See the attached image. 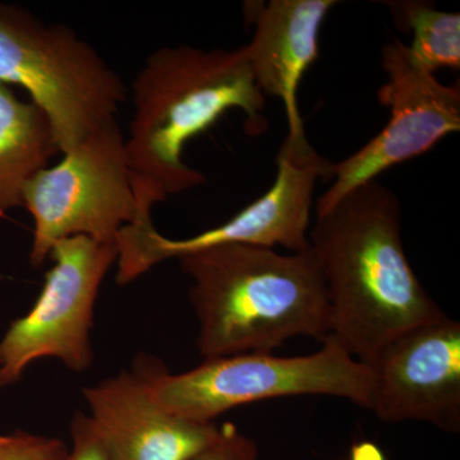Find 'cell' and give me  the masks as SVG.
I'll return each mask as SVG.
<instances>
[{
	"label": "cell",
	"mask_w": 460,
	"mask_h": 460,
	"mask_svg": "<svg viewBox=\"0 0 460 460\" xmlns=\"http://www.w3.org/2000/svg\"><path fill=\"white\" fill-rule=\"evenodd\" d=\"M72 445L66 460H109L90 417L75 413L71 423Z\"/></svg>",
	"instance_id": "17"
},
{
	"label": "cell",
	"mask_w": 460,
	"mask_h": 460,
	"mask_svg": "<svg viewBox=\"0 0 460 460\" xmlns=\"http://www.w3.org/2000/svg\"><path fill=\"white\" fill-rule=\"evenodd\" d=\"M335 0H271L244 3L253 38L244 45L248 63L263 95L286 108L289 135L305 132L296 93L319 57V35Z\"/></svg>",
	"instance_id": "12"
},
{
	"label": "cell",
	"mask_w": 460,
	"mask_h": 460,
	"mask_svg": "<svg viewBox=\"0 0 460 460\" xmlns=\"http://www.w3.org/2000/svg\"><path fill=\"white\" fill-rule=\"evenodd\" d=\"M33 220L30 262L40 268L58 242L89 237L115 242L119 230L153 210L155 202L135 189L126 140L118 119L36 172L23 190Z\"/></svg>",
	"instance_id": "6"
},
{
	"label": "cell",
	"mask_w": 460,
	"mask_h": 460,
	"mask_svg": "<svg viewBox=\"0 0 460 460\" xmlns=\"http://www.w3.org/2000/svg\"><path fill=\"white\" fill-rule=\"evenodd\" d=\"M0 387H2V383H0Z\"/></svg>",
	"instance_id": "19"
},
{
	"label": "cell",
	"mask_w": 460,
	"mask_h": 460,
	"mask_svg": "<svg viewBox=\"0 0 460 460\" xmlns=\"http://www.w3.org/2000/svg\"><path fill=\"white\" fill-rule=\"evenodd\" d=\"M69 447L59 438L17 431L0 434V460H66Z\"/></svg>",
	"instance_id": "15"
},
{
	"label": "cell",
	"mask_w": 460,
	"mask_h": 460,
	"mask_svg": "<svg viewBox=\"0 0 460 460\" xmlns=\"http://www.w3.org/2000/svg\"><path fill=\"white\" fill-rule=\"evenodd\" d=\"M310 247L330 305V334L366 365L393 339L443 314L411 268L402 206L377 180L316 214Z\"/></svg>",
	"instance_id": "1"
},
{
	"label": "cell",
	"mask_w": 460,
	"mask_h": 460,
	"mask_svg": "<svg viewBox=\"0 0 460 460\" xmlns=\"http://www.w3.org/2000/svg\"><path fill=\"white\" fill-rule=\"evenodd\" d=\"M277 165L270 189L217 228L186 239L166 238L151 215L123 226L115 238L117 283L128 286L159 263L222 244L283 247L290 253L308 250L314 189L320 178L332 177V163L314 150L305 131L288 133Z\"/></svg>",
	"instance_id": "7"
},
{
	"label": "cell",
	"mask_w": 460,
	"mask_h": 460,
	"mask_svg": "<svg viewBox=\"0 0 460 460\" xmlns=\"http://www.w3.org/2000/svg\"><path fill=\"white\" fill-rule=\"evenodd\" d=\"M0 84L25 89L66 153L118 119L128 87L99 51L66 25L0 4Z\"/></svg>",
	"instance_id": "5"
},
{
	"label": "cell",
	"mask_w": 460,
	"mask_h": 460,
	"mask_svg": "<svg viewBox=\"0 0 460 460\" xmlns=\"http://www.w3.org/2000/svg\"><path fill=\"white\" fill-rule=\"evenodd\" d=\"M133 115L126 154L133 183L155 204L206 183L183 162V150L226 111L247 115L260 133L266 99L257 86L246 48L204 50L190 45L160 48L147 57L131 86Z\"/></svg>",
	"instance_id": "2"
},
{
	"label": "cell",
	"mask_w": 460,
	"mask_h": 460,
	"mask_svg": "<svg viewBox=\"0 0 460 460\" xmlns=\"http://www.w3.org/2000/svg\"><path fill=\"white\" fill-rule=\"evenodd\" d=\"M259 449L252 438L242 434L233 423L220 426V435L190 460H257Z\"/></svg>",
	"instance_id": "16"
},
{
	"label": "cell",
	"mask_w": 460,
	"mask_h": 460,
	"mask_svg": "<svg viewBox=\"0 0 460 460\" xmlns=\"http://www.w3.org/2000/svg\"><path fill=\"white\" fill-rule=\"evenodd\" d=\"M352 460H385L376 445L361 444L352 449Z\"/></svg>",
	"instance_id": "18"
},
{
	"label": "cell",
	"mask_w": 460,
	"mask_h": 460,
	"mask_svg": "<svg viewBox=\"0 0 460 460\" xmlns=\"http://www.w3.org/2000/svg\"><path fill=\"white\" fill-rule=\"evenodd\" d=\"M115 242L72 237L50 251L53 266L31 310L0 341V383L11 385L30 363L57 358L83 372L93 359L90 332L100 287L117 262Z\"/></svg>",
	"instance_id": "8"
},
{
	"label": "cell",
	"mask_w": 460,
	"mask_h": 460,
	"mask_svg": "<svg viewBox=\"0 0 460 460\" xmlns=\"http://www.w3.org/2000/svg\"><path fill=\"white\" fill-rule=\"evenodd\" d=\"M396 29L411 33L414 59L434 72L460 66V14L419 0L386 2Z\"/></svg>",
	"instance_id": "14"
},
{
	"label": "cell",
	"mask_w": 460,
	"mask_h": 460,
	"mask_svg": "<svg viewBox=\"0 0 460 460\" xmlns=\"http://www.w3.org/2000/svg\"><path fill=\"white\" fill-rule=\"evenodd\" d=\"M59 153L49 120L0 84V217L23 206V190Z\"/></svg>",
	"instance_id": "13"
},
{
	"label": "cell",
	"mask_w": 460,
	"mask_h": 460,
	"mask_svg": "<svg viewBox=\"0 0 460 460\" xmlns=\"http://www.w3.org/2000/svg\"><path fill=\"white\" fill-rule=\"evenodd\" d=\"M387 81L377 99L390 109L386 126L358 151L332 166V183L316 202V214L328 211L348 192L393 166L432 150L460 129V87L447 86L420 65L399 40L381 48Z\"/></svg>",
	"instance_id": "9"
},
{
	"label": "cell",
	"mask_w": 460,
	"mask_h": 460,
	"mask_svg": "<svg viewBox=\"0 0 460 460\" xmlns=\"http://www.w3.org/2000/svg\"><path fill=\"white\" fill-rule=\"evenodd\" d=\"M133 370L163 410L204 423L241 405L286 396H335L368 410L374 385L370 366L354 358L332 335L323 339L320 350L307 356L235 354L205 359L178 375L144 357Z\"/></svg>",
	"instance_id": "4"
},
{
	"label": "cell",
	"mask_w": 460,
	"mask_h": 460,
	"mask_svg": "<svg viewBox=\"0 0 460 460\" xmlns=\"http://www.w3.org/2000/svg\"><path fill=\"white\" fill-rule=\"evenodd\" d=\"M368 411L384 420L460 429V323L443 314L389 341L370 363Z\"/></svg>",
	"instance_id": "10"
},
{
	"label": "cell",
	"mask_w": 460,
	"mask_h": 460,
	"mask_svg": "<svg viewBox=\"0 0 460 460\" xmlns=\"http://www.w3.org/2000/svg\"><path fill=\"white\" fill-rule=\"evenodd\" d=\"M84 396L109 460H190L220 435L215 422L163 410L135 370L84 387Z\"/></svg>",
	"instance_id": "11"
},
{
	"label": "cell",
	"mask_w": 460,
	"mask_h": 460,
	"mask_svg": "<svg viewBox=\"0 0 460 460\" xmlns=\"http://www.w3.org/2000/svg\"><path fill=\"white\" fill-rule=\"evenodd\" d=\"M190 278L205 359L272 353L289 339L330 334L325 279L313 248L295 253L222 244L178 259Z\"/></svg>",
	"instance_id": "3"
}]
</instances>
